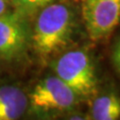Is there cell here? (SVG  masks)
<instances>
[{
    "label": "cell",
    "instance_id": "cell-1",
    "mask_svg": "<svg viewBox=\"0 0 120 120\" xmlns=\"http://www.w3.org/2000/svg\"><path fill=\"white\" fill-rule=\"evenodd\" d=\"M37 14L31 34V45L37 55L46 60L69 45L74 33L75 17L68 4L56 1Z\"/></svg>",
    "mask_w": 120,
    "mask_h": 120
},
{
    "label": "cell",
    "instance_id": "cell-2",
    "mask_svg": "<svg viewBox=\"0 0 120 120\" xmlns=\"http://www.w3.org/2000/svg\"><path fill=\"white\" fill-rule=\"evenodd\" d=\"M55 75L74 90L80 98H88L97 91V77L87 52L75 49L65 52L52 65Z\"/></svg>",
    "mask_w": 120,
    "mask_h": 120
},
{
    "label": "cell",
    "instance_id": "cell-3",
    "mask_svg": "<svg viewBox=\"0 0 120 120\" xmlns=\"http://www.w3.org/2000/svg\"><path fill=\"white\" fill-rule=\"evenodd\" d=\"M81 98L58 76L40 80L28 94V108L33 113L45 115L72 110Z\"/></svg>",
    "mask_w": 120,
    "mask_h": 120
},
{
    "label": "cell",
    "instance_id": "cell-4",
    "mask_svg": "<svg viewBox=\"0 0 120 120\" xmlns=\"http://www.w3.org/2000/svg\"><path fill=\"white\" fill-rule=\"evenodd\" d=\"M31 34L27 17L16 11L0 16V60L11 62L23 58L31 45Z\"/></svg>",
    "mask_w": 120,
    "mask_h": 120
},
{
    "label": "cell",
    "instance_id": "cell-5",
    "mask_svg": "<svg viewBox=\"0 0 120 120\" xmlns=\"http://www.w3.org/2000/svg\"><path fill=\"white\" fill-rule=\"evenodd\" d=\"M85 29L92 40L107 37L120 22V0H81Z\"/></svg>",
    "mask_w": 120,
    "mask_h": 120
},
{
    "label": "cell",
    "instance_id": "cell-6",
    "mask_svg": "<svg viewBox=\"0 0 120 120\" xmlns=\"http://www.w3.org/2000/svg\"><path fill=\"white\" fill-rule=\"evenodd\" d=\"M28 108V95L13 85L0 86V120H16Z\"/></svg>",
    "mask_w": 120,
    "mask_h": 120
},
{
    "label": "cell",
    "instance_id": "cell-7",
    "mask_svg": "<svg viewBox=\"0 0 120 120\" xmlns=\"http://www.w3.org/2000/svg\"><path fill=\"white\" fill-rule=\"evenodd\" d=\"M92 119L117 120L120 118V97L116 93H106L95 98L91 109Z\"/></svg>",
    "mask_w": 120,
    "mask_h": 120
},
{
    "label": "cell",
    "instance_id": "cell-8",
    "mask_svg": "<svg viewBox=\"0 0 120 120\" xmlns=\"http://www.w3.org/2000/svg\"><path fill=\"white\" fill-rule=\"evenodd\" d=\"M10 1L14 11L25 17H28L38 13L41 9L55 2L56 0H10Z\"/></svg>",
    "mask_w": 120,
    "mask_h": 120
},
{
    "label": "cell",
    "instance_id": "cell-9",
    "mask_svg": "<svg viewBox=\"0 0 120 120\" xmlns=\"http://www.w3.org/2000/svg\"><path fill=\"white\" fill-rule=\"evenodd\" d=\"M113 65L116 68V70L120 73V38L117 40V42L115 43L114 48L112 50V56H111Z\"/></svg>",
    "mask_w": 120,
    "mask_h": 120
},
{
    "label": "cell",
    "instance_id": "cell-10",
    "mask_svg": "<svg viewBox=\"0 0 120 120\" xmlns=\"http://www.w3.org/2000/svg\"><path fill=\"white\" fill-rule=\"evenodd\" d=\"M11 6L10 0H0V16L10 12L9 7Z\"/></svg>",
    "mask_w": 120,
    "mask_h": 120
}]
</instances>
